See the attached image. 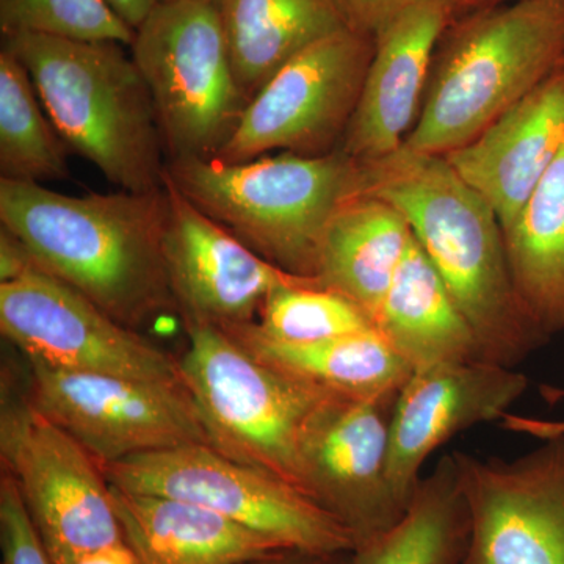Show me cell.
I'll return each mask as SVG.
<instances>
[{
    "label": "cell",
    "mask_w": 564,
    "mask_h": 564,
    "mask_svg": "<svg viewBox=\"0 0 564 564\" xmlns=\"http://www.w3.org/2000/svg\"><path fill=\"white\" fill-rule=\"evenodd\" d=\"M467 547L469 514L451 454L422 478L391 530L355 549L351 564H466Z\"/></svg>",
    "instance_id": "d4e9b609"
},
{
    "label": "cell",
    "mask_w": 564,
    "mask_h": 564,
    "mask_svg": "<svg viewBox=\"0 0 564 564\" xmlns=\"http://www.w3.org/2000/svg\"><path fill=\"white\" fill-rule=\"evenodd\" d=\"M43 104L28 68L13 52L0 51V180L62 181L69 176L66 144Z\"/></svg>",
    "instance_id": "484cf974"
},
{
    "label": "cell",
    "mask_w": 564,
    "mask_h": 564,
    "mask_svg": "<svg viewBox=\"0 0 564 564\" xmlns=\"http://www.w3.org/2000/svg\"><path fill=\"white\" fill-rule=\"evenodd\" d=\"M0 459L52 563L124 541L102 467L29 399H3Z\"/></svg>",
    "instance_id": "9c48e42d"
},
{
    "label": "cell",
    "mask_w": 564,
    "mask_h": 564,
    "mask_svg": "<svg viewBox=\"0 0 564 564\" xmlns=\"http://www.w3.org/2000/svg\"><path fill=\"white\" fill-rule=\"evenodd\" d=\"M377 332L414 372L484 361L473 328L414 234L378 315Z\"/></svg>",
    "instance_id": "44dd1931"
},
{
    "label": "cell",
    "mask_w": 564,
    "mask_h": 564,
    "mask_svg": "<svg viewBox=\"0 0 564 564\" xmlns=\"http://www.w3.org/2000/svg\"><path fill=\"white\" fill-rule=\"evenodd\" d=\"M455 13L445 0H417L375 36L361 96L339 150L372 162L403 147L429 85L434 52Z\"/></svg>",
    "instance_id": "e0dca14e"
},
{
    "label": "cell",
    "mask_w": 564,
    "mask_h": 564,
    "mask_svg": "<svg viewBox=\"0 0 564 564\" xmlns=\"http://www.w3.org/2000/svg\"><path fill=\"white\" fill-rule=\"evenodd\" d=\"M111 10L121 18L129 28L137 31L143 21L150 17L159 0H106Z\"/></svg>",
    "instance_id": "836d02e7"
},
{
    "label": "cell",
    "mask_w": 564,
    "mask_h": 564,
    "mask_svg": "<svg viewBox=\"0 0 564 564\" xmlns=\"http://www.w3.org/2000/svg\"><path fill=\"white\" fill-rule=\"evenodd\" d=\"M373 50V36L351 29L300 52L247 104L215 159L247 162L276 151L323 155L339 150Z\"/></svg>",
    "instance_id": "30bf717a"
},
{
    "label": "cell",
    "mask_w": 564,
    "mask_h": 564,
    "mask_svg": "<svg viewBox=\"0 0 564 564\" xmlns=\"http://www.w3.org/2000/svg\"><path fill=\"white\" fill-rule=\"evenodd\" d=\"M129 50L150 88L166 163L215 158L247 107L217 3L159 2Z\"/></svg>",
    "instance_id": "52a82bcc"
},
{
    "label": "cell",
    "mask_w": 564,
    "mask_h": 564,
    "mask_svg": "<svg viewBox=\"0 0 564 564\" xmlns=\"http://www.w3.org/2000/svg\"><path fill=\"white\" fill-rule=\"evenodd\" d=\"M122 536L143 564H243L288 547L199 505L110 485Z\"/></svg>",
    "instance_id": "d6986e66"
},
{
    "label": "cell",
    "mask_w": 564,
    "mask_h": 564,
    "mask_svg": "<svg viewBox=\"0 0 564 564\" xmlns=\"http://www.w3.org/2000/svg\"><path fill=\"white\" fill-rule=\"evenodd\" d=\"M466 564H564V434L505 462L454 452Z\"/></svg>",
    "instance_id": "4fadbf2b"
},
{
    "label": "cell",
    "mask_w": 564,
    "mask_h": 564,
    "mask_svg": "<svg viewBox=\"0 0 564 564\" xmlns=\"http://www.w3.org/2000/svg\"><path fill=\"white\" fill-rule=\"evenodd\" d=\"M529 388L524 373L488 361L448 364L411 375L393 404L389 480L410 508L426 459L456 434L507 417Z\"/></svg>",
    "instance_id": "2e32d148"
},
{
    "label": "cell",
    "mask_w": 564,
    "mask_h": 564,
    "mask_svg": "<svg viewBox=\"0 0 564 564\" xmlns=\"http://www.w3.org/2000/svg\"><path fill=\"white\" fill-rule=\"evenodd\" d=\"M564 147V58L477 139L444 158L491 204L502 229Z\"/></svg>",
    "instance_id": "ac0fdd59"
},
{
    "label": "cell",
    "mask_w": 564,
    "mask_h": 564,
    "mask_svg": "<svg viewBox=\"0 0 564 564\" xmlns=\"http://www.w3.org/2000/svg\"><path fill=\"white\" fill-rule=\"evenodd\" d=\"M0 223L35 265L121 325L140 332L180 315L166 272L165 188L73 196L0 180Z\"/></svg>",
    "instance_id": "6da1fadb"
},
{
    "label": "cell",
    "mask_w": 564,
    "mask_h": 564,
    "mask_svg": "<svg viewBox=\"0 0 564 564\" xmlns=\"http://www.w3.org/2000/svg\"><path fill=\"white\" fill-rule=\"evenodd\" d=\"M166 177L212 220L284 272L315 280L318 248L333 215L361 193V163L343 150L280 152L247 162L185 159Z\"/></svg>",
    "instance_id": "5b68a950"
},
{
    "label": "cell",
    "mask_w": 564,
    "mask_h": 564,
    "mask_svg": "<svg viewBox=\"0 0 564 564\" xmlns=\"http://www.w3.org/2000/svg\"><path fill=\"white\" fill-rule=\"evenodd\" d=\"M252 325L263 336L285 344H315L377 332L372 318L358 304L321 288L315 280L276 289Z\"/></svg>",
    "instance_id": "4316f807"
},
{
    "label": "cell",
    "mask_w": 564,
    "mask_h": 564,
    "mask_svg": "<svg viewBox=\"0 0 564 564\" xmlns=\"http://www.w3.org/2000/svg\"><path fill=\"white\" fill-rule=\"evenodd\" d=\"M352 552L318 554V552L288 549V551L276 552V554L252 560V562L243 564H351Z\"/></svg>",
    "instance_id": "d6a6232c"
},
{
    "label": "cell",
    "mask_w": 564,
    "mask_h": 564,
    "mask_svg": "<svg viewBox=\"0 0 564 564\" xmlns=\"http://www.w3.org/2000/svg\"><path fill=\"white\" fill-rule=\"evenodd\" d=\"M564 58V0H511L452 20L404 147L445 155L477 139Z\"/></svg>",
    "instance_id": "3957f363"
},
{
    "label": "cell",
    "mask_w": 564,
    "mask_h": 564,
    "mask_svg": "<svg viewBox=\"0 0 564 564\" xmlns=\"http://www.w3.org/2000/svg\"><path fill=\"white\" fill-rule=\"evenodd\" d=\"M70 564H143L139 555L133 552L131 545L122 541L101 551L93 552L82 556L77 562Z\"/></svg>",
    "instance_id": "e575fe53"
},
{
    "label": "cell",
    "mask_w": 564,
    "mask_h": 564,
    "mask_svg": "<svg viewBox=\"0 0 564 564\" xmlns=\"http://www.w3.org/2000/svg\"><path fill=\"white\" fill-rule=\"evenodd\" d=\"M0 329L28 361L54 369L182 381L180 359L39 265L0 282Z\"/></svg>",
    "instance_id": "7c38bea8"
},
{
    "label": "cell",
    "mask_w": 564,
    "mask_h": 564,
    "mask_svg": "<svg viewBox=\"0 0 564 564\" xmlns=\"http://www.w3.org/2000/svg\"><path fill=\"white\" fill-rule=\"evenodd\" d=\"M541 393H543L545 402L549 403H556L564 399V389L552 388V386H543ZM507 425L508 429L516 430V432L534 434V436L543 437V440L562 436V434H564V421H536V419H522L510 415Z\"/></svg>",
    "instance_id": "1f68e13d"
},
{
    "label": "cell",
    "mask_w": 564,
    "mask_h": 564,
    "mask_svg": "<svg viewBox=\"0 0 564 564\" xmlns=\"http://www.w3.org/2000/svg\"><path fill=\"white\" fill-rule=\"evenodd\" d=\"M225 333L273 369L339 399H391L414 372L378 332L315 344L278 343L252 323Z\"/></svg>",
    "instance_id": "603a6c76"
},
{
    "label": "cell",
    "mask_w": 564,
    "mask_h": 564,
    "mask_svg": "<svg viewBox=\"0 0 564 564\" xmlns=\"http://www.w3.org/2000/svg\"><path fill=\"white\" fill-rule=\"evenodd\" d=\"M516 292L547 339L564 329V147L503 229Z\"/></svg>",
    "instance_id": "cb8c5ba5"
},
{
    "label": "cell",
    "mask_w": 564,
    "mask_h": 564,
    "mask_svg": "<svg viewBox=\"0 0 564 564\" xmlns=\"http://www.w3.org/2000/svg\"><path fill=\"white\" fill-rule=\"evenodd\" d=\"M361 163V192L397 207L477 337L484 361L518 366L547 343L516 292L491 204L444 155L403 147Z\"/></svg>",
    "instance_id": "7a4b0ae2"
},
{
    "label": "cell",
    "mask_w": 564,
    "mask_h": 564,
    "mask_svg": "<svg viewBox=\"0 0 564 564\" xmlns=\"http://www.w3.org/2000/svg\"><path fill=\"white\" fill-rule=\"evenodd\" d=\"M184 326L181 377L210 447L299 488L304 434L334 395L273 369L220 328Z\"/></svg>",
    "instance_id": "8992f818"
},
{
    "label": "cell",
    "mask_w": 564,
    "mask_h": 564,
    "mask_svg": "<svg viewBox=\"0 0 564 564\" xmlns=\"http://www.w3.org/2000/svg\"><path fill=\"white\" fill-rule=\"evenodd\" d=\"M163 188L166 272L184 325L223 332L251 325L276 289L310 280L265 261L182 195L166 174Z\"/></svg>",
    "instance_id": "9a60e30c"
},
{
    "label": "cell",
    "mask_w": 564,
    "mask_h": 564,
    "mask_svg": "<svg viewBox=\"0 0 564 564\" xmlns=\"http://www.w3.org/2000/svg\"><path fill=\"white\" fill-rule=\"evenodd\" d=\"M395 400L334 397L304 434L300 491L351 534L355 549L391 530L408 510L389 480Z\"/></svg>",
    "instance_id": "5bb4252c"
},
{
    "label": "cell",
    "mask_w": 564,
    "mask_h": 564,
    "mask_svg": "<svg viewBox=\"0 0 564 564\" xmlns=\"http://www.w3.org/2000/svg\"><path fill=\"white\" fill-rule=\"evenodd\" d=\"M35 262L24 243L0 226V282L17 280Z\"/></svg>",
    "instance_id": "4dcf8cb0"
},
{
    "label": "cell",
    "mask_w": 564,
    "mask_h": 564,
    "mask_svg": "<svg viewBox=\"0 0 564 564\" xmlns=\"http://www.w3.org/2000/svg\"><path fill=\"white\" fill-rule=\"evenodd\" d=\"M451 6L454 13L459 10H478L485 7L497 6V3L508 2V0H445Z\"/></svg>",
    "instance_id": "d590c367"
},
{
    "label": "cell",
    "mask_w": 564,
    "mask_h": 564,
    "mask_svg": "<svg viewBox=\"0 0 564 564\" xmlns=\"http://www.w3.org/2000/svg\"><path fill=\"white\" fill-rule=\"evenodd\" d=\"M159 2H174V0H159ZM202 2L217 3L218 0H202Z\"/></svg>",
    "instance_id": "8d00e7d4"
},
{
    "label": "cell",
    "mask_w": 564,
    "mask_h": 564,
    "mask_svg": "<svg viewBox=\"0 0 564 564\" xmlns=\"http://www.w3.org/2000/svg\"><path fill=\"white\" fill-rule=\"evenodd\" d=\"M121 491L185 500L295 551H355L351 534L299 488L207 444L181 445L102 466Z\"/></svg>",
    "instance_id": "ba28073f"
},
{
    "label": "cell",
    "mask_w": 564,
    "mask_h": 564,
    "mask_svg": "<svg viewBox=\"0 0 564 564\" xmlns=\"http://www.w3.org/2000/svg\"><path fill=\"white\" fill-rule=\"evenodd\" d=\"M356 31L377 36L417 0H344Z\"/></svg>",
    "instance_id": "f546056e"
},
{
    "label": "cell",
    "mask_w": 564,
    "mask_h": 564,
    "mask_svg": "<svg viewBox=\"0 0 564 564\" xmlns=\"http://www.w3.org/2000/svg\"><path fill=\"white\" fill-rule=\"evenodd\" d=\"M2 46L28 68L68 150L120 191H161L166 155L158 115L126 46L32 33L3 36Z\"/></svg>",
    "instance_id": "277c9868"
},
{
    "label": "cell",
    "mask_w": 564,
    "mask_h": 564,
    "mask_svg": "<svg viewBox=\"0 0 564 564\" xmlns=\"http://www.w3.org/2000/svg\"><path fill=\"white\" fill-rule=\"evenodd\" d=\"M411 240L413 231L402 212L378 196L358 193L336 210L323 232L315 280L358 304L377 326Z\"/></svg>",
    "instance_id": "ffe728a7"
},
{
    "label": "cell",
    "mask_w": 564,
    "mask_h": 564,
    "mask_svg": "<svg viewBox=\"0 0 564 564\" xmlns=\"http://www.w3.org/2000/svg\"><path fill=\"white\" fill-rule=\"evenodd\" d=\"M217 9L247 104L300 52L355 29L344 0H218Z\"/></svg>",
    "instance_id": "7402d4cb"
},
{
    "label": "cell",
    "mask_w": 564,
    "mask_h": 564,
    "mask_svg": "<svg viewBox=\"0 0 564 564\" xmlns=\"http://www.w3.org/2000/svg\"><path fill=\"white\" fill-rule=\"evenodd\" d=\"M28 362V399L101 467L181 445H210L198 404L184 381L69 372Z\"/></svg>",
    "instance_id": "8fae6325"
},
{
    "label": "cell",
    "mask_w": 564,
    "mask_h": 564,
    "mask_svg": "<svg viewBox=\"0 0 564 564\" xmlns=\"http://www.w3.org/2000/svg\"><path fill=\"white\" fill-rule=\"evenodd\" d=\"M0 547L2 564H54L33 527L17 484L6 473L0 478Z\"/></svg>",
    "instance_id": "f1b7e54d"
},
{
    "label": "cell",
    "mask_w": 564,
    "mask_h": 564,
    "mask_svg": "<svg viewBox=\"0 0 564 564\" xmlns=\"http://www.w3.org/2000/svg\"><path fill=\"white\" fill-rule=\"evenodd\" d=\"M3 36L32 35L80 41H109L131 47L135 31L106 0H0Z\"/></svg>",
    "instance_id": "83f0119b"
}]
</instances>
